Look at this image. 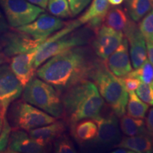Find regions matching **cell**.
Returning <instances> with one entry per match:
<instances>
[{
	"mask_svg": "<svg viewBox=\"0 0 153 153\" xmlns=\"http://www.w3.org/2000/svg\"><path fill=\"white\" fill-rule=\"evenodd\" d=\"M109 9V2L108 0H93L87 10L74 21L77 27L87 24V26L97 32L104 22L106 14Z\"/></svg>",
	"mask_w": 153,
	"mask_h": 153,
	"instance_id": "16",
	"label": "cell"
},
{
	"mask_svg": "<svg viewBox=\"0 0 153 153\" xmlns=\"http://www.w3.org/2000/svg\"><path fill=\"white\" fill-rule=\"evenodd\" d=\"M126 107L127 114L136 118H144L149 108L148 104L141 100L135 91L128 92V100Z\"/></svg>",
	"mask_w": 153,
	"mask_h": 153,
	"instance_id": "24",
	"label": "cell"
},
{
	"mask_svg": "<svg viewBox=\"0 0 153 153\" xmlns=\"http://www.w3.org/2000/svg\"><path fill=\"white\" fill-rule=\"evenodd\" d=\"M66 24L67 23L58 17L48 14H41L33 22L14 28L37 41L44 42L50 36L57 30L62 29Z\"/></svg>",
	"mask_w": 153,
	"mask_h": 153,
	"instance_id": "9",
	"label": "cell"
},
{
	"mask_svg": "<svg viewBox=\"0 0 153 153\" xmlns=\"http://www.w3.org/2000/svg\"><path fill=\"white\" fill-rule=\"evenodd\" d=\"M9 61V58L6 55L4 54L2 50H1V48L0 46V65L3 63H5Z\"/></svg>",
	"mask_w": 153,
	"mask_h": 153,
	"instance_id": "38",
	"label": "cell"
},
{
	"mask_svg": "<svg viewBox=\"0 0 153 153\" xmlns=\"http://www.w3.org/2000/svg\"><path fill=\"white\" fill-rule=\"evenodd\" d=\"M22 99L55 118L63 116V105L60 94L53 85L33 76L22 92Z\"/></svg>",
	"mask_w": 153,
	"mask_h": 153,
	"instance_id": "5",
	"label": "cell"
},
{
	"mask_svg": "<svg viewBox=\"0 0 153 153\" xmlns=\"http://www.w3.org/2000/svg\"><path fill=\"white\" fill-rule=\"evenodd\" d=\"M123 38V32L106 26H101L96 32V37L92 42L95 54L103 60H107L120 45Z\"/></svg>",
	"mask_w": 153,
	"mask_h": 153,
	"instance_id": "10",
	"label": "cell"
},
{
	"mask_svg": "<svg viewBox=\"0 0 153 153\" xmlns=\"http://www.w3.org/2000/svg\"><path fill=\"white\" fill-rule=\"evenodd\" d=\"M120 78H121L122 82H123L128 92L136 90V89L138 87V86L141 82L138 79L131 77V76H125V77H122L121 76Z\"/></svg>",
	"mask_w": 153,
	"mask_h": 153,
	"instance_id": "32",
	"label": "cell"
},
{
	"mask_svg": "<svg viewBox=\"0 0 153 153\" xmlns=\"http://www.w3.org/2000/svg\"><path fill=\"white\" fill-rule=\"evenodd\" d=\"M120 117V130L127 136H133L139 134L148 133L143 118H133L128 115H123Z\"/></svg>",
	"mask_w": 153,
	"mask_h": 153,
	"instance_id": "22",
	"label": "cell"
},
{
	"mask_svg": "<svg viewBox=\"0 0 153 153\" xmlns=\"http://www.w3.org/2000/svg\"><path fill=\"white\" fill-rule=\"evenodd\" d=\"M135 93L143 101L153 106V81L148 84L140 82Z\"/></svg>",
	"mask_w": 153,
	"mask_h": 153,
	"instance_id": "29",
	"label": "cell"
},
{
	"mask_svg": "<svg viewBox=\"0 0 153 153\" xmlns=\"http://www.w3.org/2000/svg\"><path fill=\"white\" fill-rule=\"evenodd\" d=\"M145 126L148 133L153 135V108H150L149 111L148 116L145 121Z\"/></svg>",
	"mask_w": 153,
	"mask_h": 153,
	"instance_id": "33",
	"label": "cell"
},
{
	"mask_svg": "<svg viewBox=\"0 0 153 153\" xmlns=\"http://www.w3.org/2000/svg\"><path fill=\"white\" fill-rule=\"evenodd\" d=\"M91 1V0H68L72 16L79 14Z\"/></svg>",
	"mask_w": 153,
	"mask_h": 153,
	"instance_id": "31",
	"label": "cell"
},
{
	"mask_svg": "<svg viewBox=\"0 0 153 153\" xmlns=\"http://www.w3.org/2000/svg\"><path fill=\"white\" fill-rule=\"evenodd\" d=\"M128 76L136 78L143 83H150L153 81V66L150 61L146 60L138 68L127 74Z\"/></svg>",
	"mask_w": 153,
	"mask_h": 153,
	"instance_id": "25",
	"label": "cell"
},
{
	"mask_svg": "<svg viewBox=\"0 0 153 153\" xmlns=\"http://www.w3.org/2000/svg\"><path fill=\"white\" fill-rule=\"evenodd\" d=\"M147 47V55H148L149 61L153 66V41H145Z\"/></svg>",
	"mask_w": 153,
	"mask_h": 153,
	"instance_id": "35",
	"label": "cell"
},
{
	"mask_svg": "<svg viewBox=\"0 0 153 153\" xmlns=\"http://www.w3.org/2000/svg\"><path fill=\"white\" fill-rule=\"evenodd\" d=\"M71 133L74 139L79 143L94 139L97 134V125L93 119H84L70 126Z\"/></svg>",
	"mask_w": 153,
	"mask_h": 153,
	"instance_id": "20",
	"label": "cell"
},
{
	"mask_svg": "<svg viewBox=\"0 0 153 153\" xmlns=\"http://www.w3.org/2000/svg\"><path fill=\"white\" fill-rule=\"evenodd\" d=\"M153 7V0H126V9L133 22H139Z\"/></svg>",
	"mask_w": 153,
	"mask_h": 153,
	"instance_id": "23",
	"label": "cell"
},
{
	"mask_svg": "<svg viewBox=\"0 0 153 153\" xmlns=\"http://www.w3.org/2000/svg\"><path fill=\"white\" fill-rule=\"evenodd\" d=\"M36 49L30 52L16 55L10 58L9 66L24 87L35 74L36 69L33 67V60Z\"/></svg>",
	"mask_w": 153,
	"mask_h": 153,
	"instance_id": "17",
	"label": "cell"
},
{
	"mask_svg": "<svg viewBox=\"0 0 153 153\" xmlns=\"http://www.w3.org/2000/svg\"><path fill=\"white\" fill-rule=\"evenodd\" d=\"M42 43L14 28H10L0 37V46L9 59L16 55L30 52Z\"/></svg>",
	"mask_w": 153,
	"mask_h": 153,
	"instance_id": "8",
	"label": "cell"
},
{
	"mask_svg": "<svg viewBox=\"0 0 153 153\" xmlns=\"http://www.w3.org/2000/svg\"><path fill=\"white\" fill-rule=\"evenodd\" d=\"M24 87L8 64L0 66V101L8 108L11 103L22 95Z\"/></svg>",
	"mask_w": 153,
	"mask_h": 153,
	"instance_id": "11",
	"label": "cell"
},
{
	"mask_svg": "<svg viewBox=\"0 0 153 153\" xmlns=\"http://www.w3.org/2000/svg\"><path fill=\"white\" fill-rule=\"evenodd\" d=\"M127 148L135 153H150L153 152V135L149 133L133 136L124 137L116 145Z\"/></svg>",
	"mask_w": 153,
	"mask_h": 153,
	"instance_id": "19",
	"label": "cell"
},
{
	"mask_svg": "<svg viewBox=\"0 0 153 153\" xmlns=\"http://www.w3.org/2000/svg\"><path fill=\"white\" fill-rule=\"evenodd\" d=\"M11 129L12 128L11 127L7 117H5L2 130L0 133V152H5L9 143V135H10Z\"/></svg>",
	"mask_w": 153,
	"mask_h": 153,
	"instance_id": "30",
	"label": "cell"
},
{
	"mask_svg": "<svg viewBox=\"0 0 153 153\" xmlns=\"http://www.w3.org/2000/svg\"><path fill=\"white\" fill-rule=\"evenodd\" d=\"M107 68L113 74L119 77L125 76L132 71L133 68L129 55L128 42L126 37L108 57Z\"/></svg>",
	"mask_w": 153,
	"mask_h": 153,
	"instance_id": "15",
	"label": "cell"
},
{
	"mask_svg": "<svg viewBox=\"0 0 153 153\" xmlns=\"http://www.w3.org/2000/svg\"><path fill=\"white\" fill-rule=\"evenodd\" d=\"M54 152L57 153H74L76 150L73 143L68 136L62 134L54 141Z\"/></svg>",
	"mask_w": 153,
	"mask_h": 153,
	"instance_id": "28",
	"label": "cell"
},
{
	"mask_svg": "<svg viewBox=\"0 0 153 153\" xmlns=\"http://www.w3.org/2000/svg\"><path fill=\"white\" fill-rule=\"evenodd\" d=\"M47 7L50 12L58 18L72 16L68 0H48Z\"/></svg>",
	"mask_w": 153,
	"mask_h": 153,
	"instance_id": "26",
	"label": "cell"
},
{
	"mask_svg": "<svg viewBox=\"0 0 153 153\" xmlns=\"http://www.w3.org/2000/svg\"><path fill=\"white\" fill-rule=\"evenodd\" d=\"M62 99L63 116L69 125L100 116L104 100L94 82L83 80L65 91Z\"/></svg>",
	"mask_w": 153,
	"mask_h": 153,
	"instance_id": "2",
	"label": "cell"
},
{
	"mask_svg": "<svg viewBox=\"0 0 153 153\" xmlns=\"http://www.w3.org/2000/svg\"><path fill=\"white\" fill-rule=\"evenodd\" d=\"M0 7L11 28L29 24L44 12V9L27 0H0Z\"/></svg>",
	"mask_w": 153,
	"mask_h": 153,
	"instance_id": "7",
	"label": "cell"
},
{
	"mask_svg": "<svg viewBox=\"0 0 153 153\" xmlns=\"http://www.w3.org/2000/svg\"><path fill=\"white\" fill-rule=\"evenodd\" d=\"M123 34L130 45V57L133 68H138L147 60V47L145 39L139 28L133 22H131Z\"/></svg>",
	"mask_w": 153,
	"mask_h": 153,
	"instance_id": "13",
	"label": "cell"
},
{
	"mask_svg": "<svg viewBox=\"0 0 153 153\" xmlns=\"http://www.w3.org/2000/svg\"><path fill=\"white\" fill-rule=\"evenodd\" d=\"M9 29H10L9 25L7 23V21L6 20L4 16L0 11V37Z\"/></svg>",
	"mask_w": 153,
	"mask_h": 153,
	"instance_id": "34",
	"label": "cell"
},
{
	"mask_svg": "<svg viewBox=\"0 0 153 153\" xmlns=\"http://www.w3.org/2000/svg\"><path fill=\"white\" fill-rule=\"evenodd\" d=\"M27 1L31 4H33L41 7V8L45 9L47 7L48 0H27Z\"/></svg>",
	"mask_w": 153,
	"mask_h": 153,
	"instance_id": "37",
	"label": "cell"
},
{
	"mask_svg": "<svg viewBox=\"0 0 153 153\" xmlns=\"http://www.w3.org/2000/svg\"><path fill=\"white\" fill-rule=\"evenodd\" d=\"M138 28L145 41H153V7L140 23Z\"/></svg>",
	"mask_w": 153,
	"mask_h": 153,
	"instance_id": "27",
	"label": "cell"
},
{
	"mask_svg": "<svg viewBox=\"0 0 153 153\" xmlns=\"http://www.w3.org/2000/svg\"><path fill=\"white\" fill-rule=\"evenodd\" d=\"M65 131V126L64 122L56 120L52 123L30 130L28 131V134L36 143L46 148L62 135Z\"/></svg>",
	"mask_w": 153,
	"mask_h": 153,
	"instance_id": "18",
	"label": "cell"
},
{
	"mask_svg": "<svg viewBox=\"0 0 153 153\" xmlns=\"http://www.w3.org/2000/svg\"><path fill=\"white\" fill-rule=\"evenodd\" d=\"M45 151L46 148L36 143L26 131L12 128L4 152L39 153L45 152Z\"/></svg>",
	"mask_w": 153,
	"mask_h": 153,
	"instance_id": "14",
	"label": "cell"
},
{
	"mask_svg": "<svg viewBox=\"0 0 153 153\" xmlns=\"http://www.w3.org/2000/svg\"><path fill=\"white\" fill-rule=\"evenodd\" d=\"M113 111L106 117L99 116L94 119L97 125V134L95 142L104 146L115 145L120 141V131L116 116Z\"/></svg>",
	"mask_w": 153,
	"mask_h": 153,
	"instance_id": "12",
	"label": "cell"
},
{
	"mask_svg": "<svg viewBox=\"0 0 153 153\" xmlns=\"http://www.w3.org/2000/svg\"><path fill=\"white\" fill-rule=\"evenodd\" d=\"M96 62L88 50L78 46L54 55L37 70L38 78L62 92L78 82L90 77Z\"/></svg>",
	"mask_w": 153,
	"mask_h": 153,
	"instance_id": "1",
	"label": "cell"
},
{
	"mask_svg": "<svg viewBox=\"0 0 153 153\" xmlns=\"http://www.w3.org/2000/svg\"><path fill=\"white\" fill-rule=\"evenodd\" d=\"M104 22L105 26L124 33L131 21L129 20L123 9L119 7H114L107 11Z\"/></svg>",
	"mask_w": 153,
	"mask_h": 153,
	"instance_id": "21",
	"label": "cell"
},
{
	"mask_svg": "<svg viewBox=\"0 0 153 153\" xmlns=\"http://www.w3.org/2000/svg\"><path fill=\"white\" fill-rule=\"evenodd\" d=\"M76 28L74 22L67 23L60 31L48 37L36 49L34 56L33 67L37 69L45 61L54 55L88 43L94 30L89 27L70 33Z\"/></svg>",
	"mask_w": 153,
	"mask_h": 153,
	"instance_id": "3",
	"label": "cell"
},
{
	"mask_svg": "<svg viewBox=\"0 0 153 153\" xmlns=\"http://www.w3.org/2000/svg\"><path fill=\"white\" fill-rule=\"evenodd\" d=\"M7 118L12 128L27 132L56 120V118L23 99L11 103Z\"/></svg>",
	"mask_w": 153,
	"mask_h": 153,
	"instance_id": "6",
	"label": "cell"
},
{
	"mask_svg": "<svg viewBox=\"0 0 153 153\" xmlns=\"http://www.w3.org/2000/svg\"><path fill=\"white\" fill-rule=\"evenodd\" d=\"M7 108L0 101V133H1V130H2L4 121L6 117V113H7Z\"/></svg>",
	"mask_w": 153,
	"mask_h": 153,
	"instance_id": "36",
	"label": "cell"
},
{
	"mask_svg": "<svg viewBox=\"0 0 153 153\" xmlns=\"http://www.w3.org/2000/svg\"><path fill=\"white\" fill-rule=\"evenodd\" d=\"M90 77L97 85L101 97L118 117L125 114L128 100L121 78L116 76L103 63L96 62Z\"/></svg>",
	"mask_w": 153,
	"mask_h": 153,
	"instance_id": "4",
	"label": "cell"
},
{
	"mask_svg": "<svg viewBox=\"0 0 153 153\" xmlns=\"http://www.w3.org/2000/svg\"><path fill=\"white\" fill-rule=\"evenodd\" d=\"M114 153H134L132 150H130L127 148H120L118 150L113 151Z\"/></svg>",
	"mask_w": 153,
	"mask_h": 153,
	"instance_id": "39",
	"label": "cell"
},
{
	"mask_svg": "<svg viewBox=\"0 0 153 153\" xmlns=\"http://www.w3.org/2000/svg\"><path fill=\"white\" fill-rule=\"evenodd\" d=\"M124 0H108V1L109 2L111 5H119L120 4L123 3Z\"/></svg>",
	"mask_w": 153,
	"mask_h": 153,
	"instance_id": "40",
	"label": "cell"
}]
</instances>
